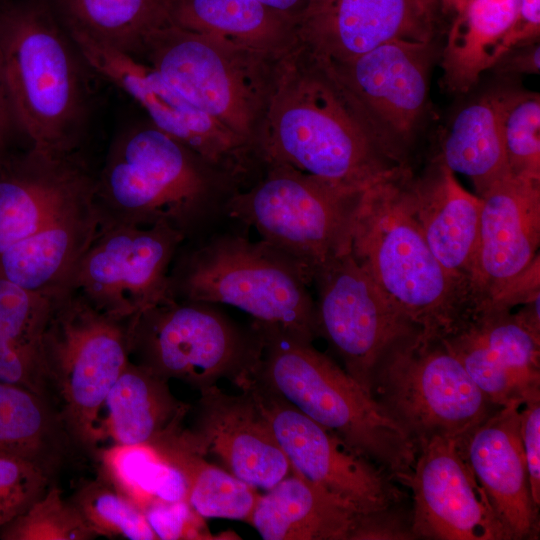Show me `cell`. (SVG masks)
<instances>
[{
    "label": "cell",
    "instance_id": "6da1fadb",
    "mask_svg": "<svg viewBox=\"0 0 540 540\" xmlns=\"http://www.w3.org/2000/svg\"><path fill=\"white\" fill-rule=\"evenodd\" d=\"M257 145L264 164L288 165L357 193L408 169L300 45L276 63Z\"/></svg>",
    "mask_w": 540,
    "mask_h": 540
},
{
    "label": "cell",
    "instance_id": "7a4b0ae2",
    "mask_svg": "<svg viewBox=\"0 0 540 540\" xmlns=\"http://www.w3.org/2000/svg\"><path fill=\"white\" fill-rule=\"evenodd\" d=\"M238 184L152 123L124 128L96 170L99 227L171 226L194 242L216 230Z\"/></svg>",
    "mask_w": 540,
    "mask_h": 540
},
{
    "label": "cell",
    "instance_id": "3957f363",
    "mask_svg": "<svg viewBox=\"0 0 540 540\" xmlns=\"http://www.w3.org/2000/svg\"><path fill=\"white\" fill-rule=\"evenodd\" d=\"M0 56L28 147L82 153L96 74L48 0L0 1Z\"/></svg>",
    "mask_w": 540,
    "mask_h": 540
},
{
    "label": "cell",
    "instance_id": "277c9868",
    "mask_svg": "<svg viewBox=\"0 0 540 540\" xmlns=\"http://www.w3.org/2000/svg\"><path fill=\"white\" fill-rule=\"evenodd\" d=\"M256 325L263 347L252 376L407 486L418 453L408 432L311 341Z\"/></svg>",
    "mask_w": 540,
    "mask_h": 540
},
{
    "label": "cell",
    "instance_id": "5b68a950",
    "mask_svg": "<svg viewBox=\"0 0 540 540\" xmlns=\"http://www.w3.org/2000/svg\"><path fill=\"white\" fill-rule=\"evenodd\" d=\"M408 170L362 194L350 251L422 333L445 338L471 315L472 297L435 258L406 206L401 181Z\"/></svg>",
    "mask_w": 540,
    "mask_h": 540
},
{
    "label": "cell",
    "instance_id": "8992f818",
    "mask_svg": "<svg viewBox=\"0 0 540 540\" xmlns=\"http://www.w3.org/2000/svg\"><path fill=\"white\" fill-rule=\"evenodd\" d=\"M310 282L289 258L238 230L183 243L169 272V298L224 304L252 322L308 341L318 337Z\"/></svg>",
    "mask_w": 540,
    "mask_h": 540
},
{
    "label": "cell",
    "instance_id": "52a82bcc",
    "mask_svg": "<svg viewBox=\"0 0 540 540\" xmlns=\"http://www.w3.org/2000/svg\"><path fill=\"white\" fill-rule=\"evenodd\" d=\"M127 321L75 290L53 297L41 345L46 388L76 448L90 456L102 442L106 397L129 360Z\"/></svg>",
    "mask_w": 540,
    "mask_h": 540
},
{
    "label": "cell",
    "instance_id": "ba28073f",
    "mask_svg": "<svg viewBox=\"0 0 540 540\" xmlns=\"http://www.w3.org/2000/svg\"><path fill=\"white\" fill-rule=\"evenodd\" d=\"M129 359L169 381L204 389L253 375L263 337L253 322L238 324L218 304L169 298L127 321Z\"/></svg>",
    "mask_w": 540,
    "mask_h": 540
},
{
    "label": "cell",
    "instance_id": "9c48e42d",
    "mask_svg": "<svg viewBox=\"0 0 540 540\" xmlns=\"http://www.w3.org/2000/svg\"><path fill=\"white\" fill-rule=\"evenodd\" d=\"M266 171L228 201L226 217L254 228L260 239L296 264L310 284L317 271L350 251L362 193L348 191L288 165Z\"/></svg>",
    "mask_w": 540,
    "mask_h": 540
},
{
    "label": "cell",
    "instance_id": "30bf717a",
    "mask_svg": "<svg viewBox=\"0 0 540 540\" xmlns=\"http://www.w3.org/2000/svg\"><path fill=\"white\" fill-rule=\"evenodd\" d=\"M141 61L258 150L259 126L279 60L169 22L146 38Z\"/></svg>",
    "mask_w": 540,
    "mask_h": 540
},
{
    "label": "cell",
    "instance_id": "8fae6325",
    "mask_svg": "<svg viewBox=\"0 0 540 540\" xmlns=\"http://www.w3.org/2000/svg\"><path fill=\"white\" fill-rule=\"evenodd\" d=\"M371 394L417 447L435 436L461 439L494 410L443 338L421 331L384 354Z\"/></svg>",
    "mask_w": 540,
    "mask_h": 540
},
{
    "label": "cell",
    "instance_id": "7c38bea8",
    "mask_svg": "<svg viewBox=\"0 0 540 540\" xmlns=\"http://www.w3.org/2000/svg\"><path fill=\"white\" fill-rule=\"evenodd\" d=\"M312 284L317 292V335L327 340L347 373L371 393L372 375L384 354L420 330L390 301L351 251L322 266Z\"/></svg>",
    "mask_w": 540,
    "mask_h": 540
},
{
    "label": "cell",
    "instance_id": "4fadbf2b",
    "mask_svg": "<svg viewBox=\"0 0 540 540\" xmlns=\"http://www.w3.org/2000/svg\"><path fill=\"white\" fill-rule=\"evenodd\" d=\"M69 34L97 76L138 103L155 127L238 185L253 162L263 163L254 145L191 103L147 63L83 35Z\"/></svg>",
    "mask_w": 540,
    "mask_h": 540
},
{
    "label": "cell",
    "instance_id": "5bb4252c",
    "mask_svg": "<svg viewBox=\"0 0 540 540\" xmlns=\"http://www.w3.org/2000/svg\"><path fill=\"white\" fill-rule=\"evenodd\" d=\"M185 242L171 226L98 227L67 290L119 319L169 299V272Z\"/></svg>",
    "mask_w": 540,
    "mask_h": 540
},
{
    "label": "cell",
    "instance_id": "9a60e30c",
    "mask_svg": "<svg viewBox=\"0 0 540 540\" xmlns=\"http://www.w3.org/2000/svg\"><path fill=\"white\" fill-rule=\"evenodd\" d=\"M238 388H246L255 399L293 472L361 513L387 509L401 501V491L381 467L253 376L242 381Z\"/></svg>",
    "mask_w": 540,
    "mask_h": 540
},
{
    "label": "cell",
    "instance_id": "2e32d148",
    "mask_svg": "<svg viewBox=\"0 0 540 540\" xmlns=\"http://www.w3.org/2000/svg\"><path fill=\"white\" fill-rule=\"evenodd\" d=\"M431 44L392 40L347 62L320 63L387 152L403 165L402 147L427 98Z\"/></svg>",
    "mask_w": 540,
    "mask_h": 540
},
{
    "label": "cell",
    "instance_id": "e0dca14e",
    "mask_svg": "<svg viewBox=\"0 0 540 540\" xmlns=\"http://www.w3.org/2000/svg\"><path fill=\"white\" fill-rule=\"evenodd\" d=\"M407 487L416 538L510 540L465 457L461 440L435 436L420 444Z\"/></svg>",
    "mask_w": 540,
    "mask_h": 540
},
{
    "label": "cell",
    "instance_id": "ac0fdd59",
    "mask_svg": "<svg viewBox=\"0 0 540 540\" xmlns=\"http://www.w3.org/2000/svg\"><path fill=\"white\" fill-rule=\"evenodd\" d=\"M470 275L473 311L496 306L539 259L540 180L511 174L481 196Z\"/></svg>",
    "mask_w": 540,
    "mask_h": 540
},
{
    "label": "cell",
    "instance_id": "d6986e66",
    "mask_svg": "<svg viewBox=\"0 0 540 540\" xmlns=\"http://www.w3.org/2000/svg\"><path fill=\"white\" fill-rule=\"evenodd\" d=\"M434 6L426 0H310L297 38L317 62L343 63L392 40L430 42Z\"/></svg>",
    "mask_w": 540,
    "mask_h": 540
},
{
    "label": "cell",
    "instance_id": "ffe728a7",
    "mask_svg": "<svg viewBox=\"0 0 540 540\" xmlns=\"http://www.w3.org/2000/svg\"><path fill=\"white\" fill-rule=\"evenodd\" d=\"M96 169L83 152L27 147L0 162V255L94 194Z\"/></svg>",
    "mask_w": 540,
    "mask_h": 540
},
{
    "label": "cell",
    "instance_id": "44dd1931",
    "mask_svg": "<svg viewBox=\"0 0 540 540\" xmlns=\"http://www.w3.org/2000/svg\"><path fill=\"white\" fill-rule=\"evenodd\" d=\"M240 390L233 395L217 385L201 389L196 422L188 432L201 453L215 455L236 478L267 491L292 468L253 396Z\"/></svg>",
    "mask_w": 540,
    "mask_h": 540
},
{
    "label": "cell",
    "instance_id": "7402d4cb",
    "mask_svg": "<svg viewBox=\"0 0 540 540\" xmlns=\"http://www.w3.org/2000/svg\"><path fill=\"white\" fill-rule=\"evenodd\" d=\"M521 402L498 407L461 438L465 457L511 539L535 538L534 504L520 431Z\"/></svg>",
    "mask_w": 540,
    "mask_h": 540
},
{
    "label": "cell",
    "instance_id": "603a6c76",
    "mask_svg": "<svg viewBox=\"0 0 540 540\" xmlns=\"http://www.w3.org/2000/svg\"><path fill=\"white\" fill-rule=\"evenodd\" d=\"M401 187L406 206L435 258L470 289L481 198L465 190L439 159L422 177L413 178L408 171Z\"/></svg>",
    "mask_w": 540,
    "mask_h": 540
},
{
    "label": "cell",
    "instance_id": "cb8c5ba5",
    "mask_svg": "<svg viewBox=\"0 0 540 540\" xmlns=\"http://www.w3.org/2000/svg\"><path fill=\"white\" fill-rule=\"evenodd\" d=\"M362 514L292 471L258 495L248 523L264 540H352Z\"/></svg>",
    "mask_w": 540,
    "mask_h": 540
},
{
    "label": "cell",
    "instance_id": "d4e9b609",
    "mask_svg": "<svg viewBox=\"0 0 540 540\" xmlns=\"http://www.w3.org/2000/svg\"><path fill=\"white\" fill-rule=\"evenodd\" d=\"M171 22L280 60L298 46L296 24L256 0H171Z\"/></svg>",
    "mask_w": 540,
    "mask_h": 540
},
{
    "label": "cell",
    "instance_id": "484cf974",
    "mask_svg": "<svg viewBox=\"0 0 540 540\" xmlns=\"http://www.w3.org/2000/svg\"><path fill=\"white\" fill-rule=\"evenodd\" d=\"M168 382L129 359L103 406L102 442L151 444L181 427L189 405L172 394Z\"/></svg>",
    "mask_w": 540,
    "mask_h": 540
},
{
    "label": "cell",
    "instance_id": "4316f807",
    "mask_svg": "<svg viewBox=\"0 0 540 540\" xmlns=\"http://www.w3.org/2000/svg\"><path fill=\"white\" fill-rule=\"evenodd\" d=\"M76 450L50 398L0 381V454L30 461L55 478Z\"/></svg>",
    "mask_w": 540,
    "mask_h": 540
},
{
    "label": "cell",
    "instance_id": "83f0119b",
    "mask_svg": "<svg viewBox=\"0 0 540 540\" xmlns=\"http://www.w3.org/2000/svg\"><path fill=\"white\" fill-rule=\"evenodd\" d=\"M53 297L0 277V381L48 398L41 345Z\"/></svg>",
    "mask_w": 540,
    "mask_h": 540
},
{
    "label": "cell",
    "instance_id": "f1b7e54d",
    "mask_svg": "<svg viewBox=\"0 0 540 540\" xmlns=\"http://www.w3.org/2000/svg\"><path fill=\"white\" fill-rule=\"evenodd\" d=\"M68 33L141 60L146 38L171 22V0H48Z\"/></svg>",
    "mask_w": 540,
    "mask_h": 540
},
{
    "label": "cell",
    "instance_id": "f546056e",
    "mask_svg": "<svg viewBox=\"0 0 540 540\" xmlns=\"http://www.w3.org/2000/svg\"><path fill=\"white\" fill-rule=\"evenodd\" d=\"M519 0H472L451 26L442 53L444 82L451 91L465 93L501 57Z\"/></svg>",
    "mask_w": 540,
    "mask_h": 540
},
{
    "label": "cell",
    "instance_id": "4dcf8cb0",
    "mask_svg": "<svg viewBox=\"0 0 540 540\" xmlns=\"http://www.w3.org/2000/svg\"><path fill=\"white\" fill-rule=\"evenodd\" d=\"M503 95L504 91L492 92L463 108L438 158L453 173L469 177L478 196L510 175L501 125Z\"/></svg>",
    "mask_w": 540,
    "mask_h": 540
},
{
    "label": "cell",
    "instance_id": "1f68e13d",
    "mask_svg": "<svg viewBox=\"0 0 540 540\" xmlns=\"http://www.w3.org/2000/svg\"><path fill=\"white\" fill-rule=\"evenodd\" d=\"M150 445L183 474L186 501L201 517L248 523L259 495L256 489L209 462L192 442L188 429L181 426Z\"/></svg>",
    "mask_w": 540,
    "mask_h": 540
},
{
    "label": "cell",
    "instance_id": "d6a6232c",
    "mask_svg": "<svg viewBox=\"0 0 540 540\" xmlns=\"http://www.w3.org/2000/svg\"><path fill=\"white\" fill-rule=\"evenodd\" d=\"M97 476L143 509L154 500H186L187 483L180 470L152 445L99 447L91 456Z\"/></svg>",
    "mask_w": 540,
    "mask_h": 540
},
{
    "label": "cell",
    "instance_id": "836d02e7",
    "mask_svg": "<svg viewBox=\"0 0 540 540\" xmlns=\"http://www.w3.org/2000/svg\"><path fill=\"white\" fill-rule=\"evenodd\" d=\"M462 325L526 385L540 387V336L530 331L512 310L481 309Z\"/></svg>",
    "mask_w": 540,
    "mask_h": 540
},
{
    "label": "cell",
    "instance_id": "e575fe53",
    "mask_svg": "<svg viewBox=\"0 0 540 540\" xmlns=\"http://www.w3.org/2000/svg\"><path fill=\"white\" fill-rule=\"evenodd\" d=\"M69 500L96 537L157 540L142 509L99 476L82 482Z\"/></svg>",
    "mask_w": 540,
    "mask_h": 540
},
{
    "label": "cell",
    "instance_id": "d590c367",
    "mask_svg": "<svg viewBox=\"0 0 540 540\" xmlns=\"http://www.w3.org/2000/svg\"><path fill=\"white\" fill-rule=\"evenodd\" d=\"M97 538L72 502L53 482L24 512L0 528L2 540H91Z\"/></svg>",
    "mask_w": 540,
    "mask_h": 540
},
{
    "label": "cell",
    "instance_id": "8d00e7d4",
    "mask_svg": "<svg viewBox=\"0 0 540 540\" xmlns=\"http://www.w3.org/2000/svg\"><path fill=\"white\" fill-rule=\"evenodd\" d=\"M501 125L510 174L540 180V96L504 91Z\"/></svg>",
    "mask_w": 540,
    "mask_h": 540
},
{
    "label": "cell",
    "instance_id": "74e56055",
    "mask_svg": "<svg viewBox=\"0 0 540 540\" xmlns=\"http://www.w3.org/2000/svg\"><path fill=\"white\" fill-rule=\"evenodd\" d=\"M443 340L475 385L494 406L523 403L533 394L540 393V388L527 386L499 363L465 326L461 325Z\"/></svg>",
    "mask_w": 540,
    "mask_h": 540
},
{
    "label": "cell",
    "instance_id": "f35d334b",
    "mask_svg": "<svg viewBox=\"0 0 540 540\" xmlns=\"http://www.w3.org/2000/svg\"><path fill=\"white\" fill-rule=\"evenodd\" d=\"M54 480L30 461L0 454V528L41 497Z\"/></svg>",
    "mask_w": 540,
    "mask_h": 540
},
{
    "label": "cell",
    "instance_id": "ab89813d",
    "mask_svg": "<svg viewBox=\"0 0 540 540\" xmlns=\"http://www.w3.org/2000/svg\"><path fill=\"white\" fill-rule=\"evenodd\" d=\"M145 518L159 540L216 539L186 500H154L144 509Z\"/></svg>",
    "mask_w": 540,
    "mask_h": 540
},
{
    "label": "cell",
    "instance_id": "60d3db41",
    "mask_svg": "<svg viewBox=\"0 0 540 540\" xmlns=\"http://www.w3.org/2000/svg\"><path fill=\"white\" fill-rule=\"evenodd\" d=\"M520 431L534 504L540 506V393L520 406Z\"/></svg>",
    "mask_w": 540,
    "mask_h": 540
},
{
    "label": "cell",
    "instance_id": "b9f144b4",
    "mask_svg": "<svg viewBox=\"0 0 540 540\" xmlns=\"http://www.w3.org/2000/svg\"><path fill=\"white\" fill-rule=\"evenodd\" d=\"M415 538L411 518L406 520L392 506L362 514L352 540H407Z\"/></svg>",
    "mask_w": 540,
    "mask_h": 540
},
{
    "label": "cell",
    "instance_id": "7bdbcfd3",
    "mask_svg": "<svg viewBox=\"0 0 540 540\" xmlns=\"http://www.w3.org/2000/svg\"><path fill=\"white\" fill-rule=\"evenodd\" d=\"M539 34L540 0H519L514 21L502 43L501 56L512 49L538 42Z\"/></svg>",
    "mask_w": 540,
    "mask_h": 540
},
{
    "label": "cell",
    "instance_id": "ee69618b",
    "mask_svg": "<svg viewBox=\"0 0 540 540\" xmlns=\"http://www.w3.org/2000/svg\"><path fill=\"white\" fill-rule=\"evenodd\" d=\"M492 68H495L501 74H539V42L521 46L506 52Z\"/></svg>",
    "mask_w": 540,
    "mask_h": 540
},
{
    "label": "cell",
    "instance_id": "f6af8a7d",
    "mask_svg": "<svg viewBox=\"0 0 540 540\" xmlns=\"http://www.w3.org/2000/svg\"><path fill=\"white\" fill-rule=\"evenodd\" d=\"M16 133L21 134L10 100L0 56V162L15 153L12 150V143Z\"/></svg>",
    "mask_w": 540,
    "mask_h": 540
},
{
    "label": "cell",
    "instance_id": "bcb514c9",
    "mask_svg": "<svg viewBox=\"0 0 540 540\" xmlns=\"http://www.w3.org/2000/svg\"><path fill=\"white\" fill-rule=\"evenodd\" d=\"M267 9L297 24L310 0H256Z\"/></svg>",
    "mask_w": 540,
    "mask_h": 540
},
{
    "label": "cell",
    "instance_id": "7dc6e473",
    "mask_svg": "<svg viewBox=\"0 0 540 540\" xmlns=\"http://www.w3.org/2000/svg\"><path fill=\"white\" fill-rule=\"evenodd\" d=\"M472 0H446L445 8H452L457 13L462 10Z\"/></svg>",
    "mask_w": 540,
    "mask_h": 540
},
{
    "label": "cell",
    "instance_id": "c3c4849f",
    "mask_svg": "<svg viewBox=\"0 0 540 540\" xmlns=\"http://www.w3.org/2000/svg\"><path fill=\"white\" fill-rule=\"evenodd\" d=\"M426 1H428L429 3H431L433 5H436L437 3H441L442 6H444L446 0H426Z\"/></svg>",
    "mask_w": 540,
    "mask_h": 540
},
{
    "label": "cell",
    "instance_id": "681fc988",
    "mask_svg": "<svg viewBox=\"0 0 540 540\" xmlns=\"http://www.w3.org/2000/svg\"><path fill=\"white\" fill-rule=\"evenodd\" d=\"M0 1H4V0H0Z\"/></svg>",
    "mask_w": 540,
    "mask_h": 540
}]
</instances>
